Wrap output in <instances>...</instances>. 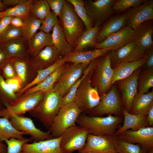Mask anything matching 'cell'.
<instances>
[{
    "label": "cell",
    "instance_id": "18",
    "mask_svg": "<svg viewBox=\"0 0 153 153\" xmlns=\"http://www.w3.org/2000/svg\"><path fill=\"white\" fill-rule=\"evenodd\" d=\"M63 57L53 45L45 47L36 55L30 58V63L36 71L47 68Z\"/></svg>",
    "mask_w": 153,
    "mask_h": 153
},
{
    "label": "cell",
    "instance_id": "21",
    "mask_svg": "<svg viewBox=\"0 0 153 153\" xmlns=\"http://www.w3.org/2000/svg\"><path fill=\"white\" fill-rule=\"evenodd\" d=\"M61 137L26 143L22 146V153H63L60 147Z\"/></svg>",
    "mask_w": 153,
    "mask_h": 153
},
{
    "label": "cell",
    "instance_id": "28",
    "mask_svg": "<svg viewBox=\"0 0 153 153\" xmlns=\"http://www.w3.org/2000/svg\"><path fill=\"white\" fill-rule=\"evenodd\" d=\"M153 105V90L144 94L137 93L132 103L129 113L136 115L146 116Z\"/></svg>",
    "mask_w": 153,
    "mask_h": 153
},
{
    "label": "cell",
    "instance_id": "1",
    "mask_svg": "<svg viewBox=\"0 0 153 153\" xmlns=\"http://www.w3.org/2000/svg\"><path fill=\"white\" fill-rule=\"evenodd\" d=\"M63 97L58 92L53 90H50L45 93L43 98L37 106L28 112L48 130L61 107Z\"/></svg>",
    "mask_w": 153,
    "mask_h": 153
},
{
    "label": "cell",
    "instance_id": "31",
    "mask_svg": "<svg viewBox=\"0 0 153 153\" xmlns=\"http://www.w3.org/2000/svg\"><path fill=\"white\" fill-rule=\"evenodd\" d=\"M67 65V64L66 63L60 67L42 82L27 90L23 94L26 95L40 91L46 92L51 90L65 70Z\"/></svg>",
    "mask_w": 153,
    "mask_h": 153
},
{
    "label": "cell",
    "instance_id": "55",
    "mask_svg": "<svg viewBox=\"0 0 153 153\" xmlns=\"http://www.w3.org/2000/svg\"><path fill=\"white\" fill-rule=\"evenodd\" d=\"M9 59L5 52H0V70L1 71Z\"/></svg>",
    "mask_w": 153,
    "mask_h": 153
},
{
    "label": "cell",
    "instance_id": "46",
    "mask_svg": "<svg viewBox=\"0 0 153 153\" xmlns=\"http://www.w3.org/2000/svg\"><path fill=\"white\" fill-rule=\"evenodd\" d=\"M58 21V17L52 11H51L42 20L39 29L46 33H50L56 23Z\"/></svg>",
    "mask_w": 153,
    "mask_h": 153
},
{
    "label": "cell",
    "instance_id": "60",
    "mask_svg": "<svg viewBox=\"0 0 153 153\" xmlns=\"http://www.w3.org/2000/svg\"><path fill=\"white\" fill-rule=\"evenodd\" d=\"M4 52L3 47L0 46V52Z\"/></svg>",
    "mask_w": 153,
    "mask_h": 153
},
{
    "label": "cell",
    "instance_id": "59",
    "mask_svg": "<svg viewBox=\"0 0 153 153\" xmlns=\"http://www.w3.org/2000/svg\"><path fill=\"white\" fill-rule=\"evenodd\" d=\"M4 105L1 102V101H0V110L3 109L5 107H3V106Z\"/></svg>",
    "mask_w": 153,
    "mask_h": 153
},
{
    "label": "cell",
    "instance_id": "13",
    "mask_svg": "<svg viewBox=\"0 0 153 153\" xmlns=\"http://www.w3.org/2000/svg\"><path fill=\"white\" fill-rule=\"evenodd\" d=\"M126 26L135 30L144 22L153 19V0H147L141 5L130 8L125 12Z\"/></svg>",
    "mask_w": 153,
    "mask_h": 153
},
{
    "label": "cell",
    "instance_id": "20",
    "mask_svg": "<svg viewBox=\"0 0 153 153\" xmlns=\"http://www.w3.org/2000/svg\"><path fill=\"white\" fill-rule=\"evenodd\" d=\"M111 136L96 135L89 134L85 146L81 150L83 152L94 151L99 153H117Z\"/></svg>",
    "mask_w": 153,
    "mask_h": 153
},
{
    "label": "cell",
    "instance_id": "45",
    "mask_svg": "<svg viewBox=\"0 0 153 153\" xmlns=\"http://www.w3.org/2000/svg\"><path fill=\"white\" fill-rule=\"evenodd\" d=\"M31 141H32L30 138L20 140L12 138L7 140L5 141L7 146L6 153H22L23 144Z\"/></svg>",
    "mask_w": 153,
    "mask_h": 153
},
{
    "label": "cell",
    "instance_id": "23",
    "mask_svg": "<svg viewBox=\"0 0 153 153\" xmlns=\"http://www.w3.org/2000/svg\"><path fill=\"white\" fill-rule=\"evenodd\" d=\"M127 16L126 12L113 16L107 20L98 32L96 43H99L107 37L126 26Z\"/></svg>",
    "mask_w": 153,
    "mask_h": 153
},
{
    "label": "cell",
    "instance_id": "19",
    "mask_svg": "<svg viewBox=\"0 0 153 153\" xmlns=\"http://www.w3.org/2000/svg\"><path fill=\"white\" fill-rule=\"evenodd\" d=\"M134 31L131 42L135 44L141 52L146 54L153 47L152 20L144 22Z\"/></svg>",
    "mask_w": 153,
    "mask_h": 153
},
{
    "label": "cell",
    "instance_id": "25",
    "mask_svg": "<svg viewBox=\"0 0 153 153\" xmlns=\"http://www.w3.org/2000/svg\"><path fill=\"white\" fill-rule=\"evenodd\" d=\"M123 115L124 119L123 125L116 130V136H118L130 129H131L132 131H136L142 128L148 127L146 116L131 114L124 109Z\"/></svg>",
    "mask_w": 153,
    "mask_h": 153
},
{
    "label": "cell",
    "instance_id": "44",
    "mask_svg": "<svg viewBox=\"0 0 153 153\" xmlns=\"http://www.w3.org/2000/svg\"><path fill=\"white\" fill-rule=\"evenodd\" d=\"M147 0H115L112 6L115 12H123L132 7H137Z\"/></svg>",
    "mask_w": 153,
    "mask_h": 153
},
{
    "label": "cell",
    "instance_id": "43",
    "mask_svg": "<svg viewBox=\"0 0 153 153\" xmlns=\"http://www.w3.org/2000/svg\"><path fill=\"white\" fill-rule=\"evenodd\" d=\"M20 37H23L22 28L16 27L10 24L0 35V42L4 44L9 41Z\"/></svg>",
    "mask_w": 153,
    "mask_h": 153
},
{
    "label": "cell",
    "instance_id": "58",
    "mask_svg": "<svg viewBox=\"0 0 153 153\" xmlns=\"http://www.w3.org/2000/svg\"><path fill=\"white\" fill-rule=\"evenodd\" d=\"M82 151L83 153H99L96 152H94V151H86V152H83L81 150H80Z\"/></svg>",
    "mask_w": 153,
    "mask_h": 153
},
{
    "label": "cell",
    "instance_id": "15",
    "mask_svg": "<svg viewBox=\"0 0 153 153\" xmlns=\"http://www.w3.org/2000/svg\"><path fill=\"white\" fill-rule=\"evenodd\" d=\"M135 31L125 26L118 31L107 37L99 43H96L95 49H108L110 50H117L131 42Z\"/></svg>",
    "mask_w": 153,
    "mask_h": 153
},
{
    "label": "cell",
    "instance_id": "11",
    "mask_svg": "<svg viewBox=\"0 0 153 153\" xmlns=\"http://www.w3.org/2000/svg\"><path fill=\"white\" fill-rule=\"evenodd\" d=\"M89 64L73 63L70 65L67 64L65 70L52 90L58 92L63 97L65 96L82 75Z\"/></svg>",
    "mask_w": 153,
    "mask_h": 153
},
{
    "label": "cell",
    "instance_id": "34",
    "mask_svg": "<svg viewBox=\"0 0 153 153\" xmlns=\"http://www.w3.org/2000/svg\"><path fill=\"white\" fill-rule=\"evenodd\" d=\"M25 135V132L15 129L8 118L0 117V143L12 138L24 140L26 138L24 137Z\"/></svg>",
    "mask_w": 153,
    "mask_h": 153
},
{
    "label": "cell",
    "instance_id": "48",
    "mask_svg": "<svg viewBox=\"0 0 153 153\" xmlns=\"http://www.w3.org/2000/svg\"><path fill=\"white\" fill-rule=\"evenodd\" d=\"M52 11L57 17H59L63 9L65 0H47Z\"/></svg>",
    "mask_w": 153,
    "mask_h": 153
},
{
    "label": "cell",
    "instance_id": "22",
    "mask_svg": "<svg viewBox=\"0 0 153 153\" xmlns=\"http://www.w3.org/2000/svg\"><path fill=\"white\" fill-rule=\"evenodd\" d=\"M29 59L14 58L10 59L16 76L22 81V88L31 82L37 74V71L31 65Z\"/></svg>",
    "mask_w": 153,
    "mask_h": 153
},
{
    "label": "cell",
    "instance_id": "61",
    "mask_svg": "<svg viewBox=\"0 0 153 153\" xmlns=\"http://www.w3.org/2000/svg\"><path fill=\"white\" fill-rule=\"evenodd\" d=\"M148 153H153V149H151Z\"/></svg>",
    "mask_w": 153,
    "mask_h": 153
},
{
    "label": "cell",
    "instance_id": "41",
    "mask_svg": "<svg viewBox=\"0 0 153 153\" xmlns=\"http://www.w3.org/2000/svg\"><path fill=\"white\" fill-rule=\"evenodd\" d=\"M117 153H144L140 146L111 136Z\"/></svg>",
    "mask_w": 153,
    "mask_h": 153
},
{
    "label": "cell",
    "instance_id": "53",
    "mask_svg": "<svg viewBox=\"0 0 153 153\" xmlns=\"http://www.w3.org/2000/svg\"><path fill=\"white\" fill-rule=\"evenodd\" d=\"M26 0H3L2 2L5 6H12L14 7L20 4Z\"/></svg>",
    "mask_w": 153,
    "mask_h": 153
},
{
    "label": "cell",
    "instance_id": "62",
    "mask_svg": "<svg viewBox=\"0 0 153 153\" xmlns=\"http://www.w3.org/2000/svg\"><path fill=\"white\" fill-rule=\"evenodd\" d=\"M79 152H78V153H83L81 151H78Z\"/></svg>",
    "mask_w": 153,
    "mask_h": 153
},
{
    "label": "cell",
    "instance_id": "6",
    "mask_svg": "<svg viewBox=\"0 0 153 153\" xmlns=\"http://www.w3.org/2000/svg\"><path fill=\"white\" fill-rule=\"evenodd\" d=\"M113 73L109 52L96 59L91 80L92 86L98 88L100 95L107 92L112 85Z\"/></svg>",
    "mask_w": 153,
    "mask_h": 153
},
{
    "label": "cell",
    "instance_id": "3",
    "mask_svg": "<svg viewBox=\"0 0 153 153\" xmlns=\"http://www.w3.org/2000/svg\"><path fill=\"white\" fill-rule=\"evenodd\" d=\"M58 17L66 40L73 48L85 29V25L77 15L73 6L67 0H65Z\"/></svg>",
    "mask_w": 153,
    "mask_h": 153
},
{
    "label": "cell",
    "instance_id": "12",
    "mask_svg": "<svg viewBox=\"0 0 153 153\" xmlns=\"http://www.w3.org/2000/svg\"><path fill=\"white\" fill-rule=\"evenodd\" d=\"M9 120L15 129L29 135L30 138L33 142L53 138L48 130L44 132L37 128L31 119L29 117L14 115Z\"/></svg>",
    "mask_w": 153,
    "mask_h": 153
},
{
    "label": "cell",
    "instance_id": "50",
    "mask_svg": "<svg viewBox=\"0 0 153 153\" xmlns=\"http://www.w3.org/2000/svg\"><path fill=\"white\" fill-rule=\"evenodd\" d=\"M12 16H6L0 18V35L2 34L10 24Z\"/></svg>",
    "mask_w": 153,
    "mask_h": 153
},
{
    "label": "cell",
    "instance_id": "9",
    "mask_svg": "<svg viewBox=\"0 0 153 153\" xmlns=\"http://www.w3.org/2000/svg\"><path fill=\"white\" fill-rule=\"evenodd\" d=\"M89 134L86 128L76 125L67 129L61 136L60 147L63 153L82 150Z\"/></svg>",
    "mask_w": 153,
    "mask_h": 153
},
{
    "label": "cell",
    "instance_id": "42",
    "mask_svg": "<svg viewBox=\"0 0 153 153\" xmlns=\"http://www.w3.org/2000/svg\"><path fill=\"white\" fill-rule=\"evenodd\" d=\"M73 6L75 12L83 22L86 29L93 27L91 20L88 15L82 0H67Z\"/></svg>",
    "mask_w": 153,
    "mask_h": 153
},
{
    "label": "cell",
    "instance_id": "5",
    "mask_svg": "<svg viewBox=\"0 0 153 153\" xmlns=\"http://www.w3.org/2000/svg\"><path fill=\"white\" fill-rule=\"evenodd\" d=\"M82 110L74 102L62 107L55 117L48 130L53 138L60 137L69 128L76 125Z\"/></svg>",
    "mask_w": 153,
    "mask_h": 153
},
{
    "label": "cell",
    "instance_id": "10",
    "mask_svg": "<svg viewBox=\"0 0 153 153\" xmlns=\"http://www.w3.org/2000/svg\"><path fill=\"white\" fill-rule=\"evenodd\" d=\"M115 0H85L84 6L93 27L100 26L115 12L112 6Z\"/></svg>",
    "mask_w": 153,
    "mask_h": 153
},
{
    "label": "cell",
    "instance_id": "8",
    "mask_svg": "<svg viewBox=\"0 0 153 153\" xmlns=\"http://www.w3.org/2000/svg\"><path fill=\"white\" fill-rule=\"evenodd\" d=\"M100 100L97 106L88 115L101 117L105 114L121 116L124 108L122 99L115 86L100 95Z\"/></svg>",
    "mask_w": 153,
    "mask_h": 153
},
{
    "label": "cell",
    "instance_id": "33",
    "mask_svg": "<svg viewBox=\"0 0 153 153\" xmlns=\"http://www.w3.org/2000/svg\"><path fill=\"white\" fill-rule=\"evenodd\" d=\"M101 27L97 26L88 29H85L77 41L72 52L82 51L90 47H94L96 43L97 36Z\"/></svg>",
    "mask_w": 153,
    "mask_h": 153
},
{
    "label": "cell",
    "instance_id": "38",
    "mask_svg": "<svg viewBox=\"0 0 153 153\" xmlns=\"http://www.w3.org/2000/svg\"><path fill=\"white\" fill-rule=\"evenodd\" d=\"M22 20L25 24L22 28L23 38L26 41H27L39 29L42 20L36 18L30 15Z\"/></svg>",
    "mask_w": 153,
    "mask_h": 153
},
{
    "label": "cell",
    "instance_id": "27",
    "mask_svg": "<svg viewBox=\"0 0 153 153\" xmlns=\"http://www.w3.org/2000/svg\"><path fill=\"white\" fill-rule=\"evenodd\" d=\"M110 51L109 49L102 48L72 52L67 56V63L89 64L93 60L105 55Z\"/></svg>",
    "mask_w": 153,
    "mask_h": 153
},
{
    "label": "cell",
    "instance_id": "54",
    "mask_svg": "<svg viewBox=\"0 0 153 153\" xmlns=\"http://www.w3.org/2000/svg\"><path fill=\"white\" fill-rule=\"evenodd\" d=\"M147 122L148 127H152L153 125V105L149 108L146 115Z\"/></svg>",
    "mask_w": 153,
    "mask_h": 153
},
{
    "label": "cell",
    "instance_id": "56",
    "mask_svg": "<svg viewBox=\"0 0 153 153\" xmlns=\"http://www.w3.org/2000/svg\"><path fill=\"white\" fill-rule=\"evenodd\" d=\"M7 150V146L3 143H0V153H6Z\"/></svg>",
    "mask_w": 153,
    "mask_h": 153
},
{
    "label": "cell",
    "instance_id": "49",
    "mask_svg": "<svg viewBox=\"0 0 153 153\" xmlns=\"http://www.w3.org/2000/svg\"><path fill=\"white\" fill-rule=\"evenodd\" d=\"M1 71L2 76L5 79L13 78L16 76L10 59L7 61Z\"/></svg>",
    "mask_w": 153,
    "mask_h": 153
},
{
    "label": "cell",
    "instance_id": "47",
    "mask_svg": "<svg viewBox=\"0 0 153 153\" xmlns=\"http://www.w3.org/2000/svg\"><path fill=\"white\" fill-rule=\"evenodd\" d=\"M5 80L8 87L16 94L22 88V81L17 76L13 78Z\"/></svg>",
    "mask_w": 153,
    "mask_h": 153
},
{
    "label": "cell",
    "instance_id": "39",
    "mask_svg": "<svg viewBox=\"0 0 153 153\" xmlns=\"http://www.w3.org/2000/svg\"><path fill=\"white\" fill-rule=\"evenodd\" d=\"M51 11L47 0H33L29 15L42 20Z\"/></svg>",
    "mask_w": 153,
    "mask_h": 153
},
{
    "label": "cell",
    "instance_id": "16",
    "mask_svg": "<svg viewBox=\"0 0 153 153\" xmlns=\"http://www.w3.org/2000/svg\"><path fill=\"white\" fill-rule=\"evenodd\" d=\"M141 70V67H140L129 77L118 81L124 109L129 113L133 101L137 93L138 79Z\"/></svg>",
    "mask_w": 153,
    "mask_h": 153
},
{
    "label": "cell",
    "instance_id": "40",
    "mask_svg": "<svg viewBox=\"0 0 153 153\" xmlns=\"http://www.w3.org/2000/svg\"><path fill=\"white\" fill-rule=\"evenodd\" d=\"M18 98L15 93L8 87L0 72V101L5 107L14 102Z\"/></svg>",
    "mask_w": 153,
    "mask_h": 153
},
{
    "label": "cell",
    "instance_id": "63",
    "mask_svg": "<svg viewBox=\"0 0 153 153\" xmlns=\"http://www.w3.org/2000/svg\"><path fill=\"white\" fill-rule=\"evenodd\" d=\"M1 71V70H0V72Z\"/></svg>",
    "mask_w": 153,
    "mask_h": 153
},
{
    "label": "cell",
    "instance_id": "29",
    "mask_svg": "<svg viewBox=\"0 0 153 153\" xmlns=\"http://www.w3.org/2000/svg\"><path fill=\"white\" fill-rule=\"evenodd\" d=\"M27 41L29 54L32 56L36 55L45 47L52 45L51 33H47L41 30Z\"/></svg>",
    "mask_w": 153,
    "mask_h": 153
},
{
    "label": "cell",
    "instance_id": "35",
    "mask_svg": "<svg viewBox=\"0 0 153 153\" xmlns=\"http://www.w3.org/2000/svg\"><path fill=\"white\" fill-rule=\"evenodd\" d=\"M33 0H26L23 2L6 10L0 12V18L6 16L18 17L23 20L29 15Z\"/></svg>",
    "mask_w": 153,
    "mask_h": 153
},
{
    "label": "cell",
    "instance_id": "57",
    "mask_svg": "<svg viewBox=\"0 0 153 153\" xmlns=\"http://www.w3.org/2000/svg\"><path fill=\"white\" fill-rule=\"evenodd\" d=\"M6 6L3 4L2 1L0 0V12L4 11Z\"/></svg>",
    "mask_w": 153,
    "mask_h": 153
},
{
    "label": "cell",
    "instance_id": "30",
    "mask_svg": "<svg viewBox=\"0 0 153 153\" xmlns=\"http://www.w3.org/2000/svg\"><path fill=\"white\" fill-rule=\"evenodd\" d=\"M26 41L23 37H20L13 40L3 44L4 51L6 53L8 58L10 59L14 58H29Z\"/></svg>",
    "mask_w": 153,
    "mask_h": 153
},
{
    "label": "cell",
    "instance_id": "26",
    "mask_svg": "<svg viewBox=\"0 0 153 153\" xmlns=\"http://www.w3.org/2000/svg\"><path fill=\"white\" fill-rule=\"evenodd\" d=\"M146 55L138 60L122 63L113 68L114 73L112 85L116 82L129 77L136 69L143 66L146 62Z\"/></svg>",
    "mask_w": 153,
    "mask_h": 153
},
{
    "label": "cell",
    "instance_id": "36",
    "mask_svg": "<svg viewBox=\"0 0 153 153\" xmlns=\"http://www.w3.org/2000/svg\"><path fill=\"white\" fill-rule=\"evenodd\" d=\"M153 87V69L141 71L138 79L137 93L144 94Z\"/></svg>",
    "mask_w": 153,
    "mask_h": 153
},
{
    "label": "cell",
    "instance_id": "51",
    "mask_svg": "<svg viewBox=\"0 0 153 153\" xmlns=\"http://www.w3.org/2000/svg\"><path fill=\"white\" fill-rule=\"evenodd\" d=\"M143 66L145 69H153V47L146 53V61Z\"/></svg>",
    "mask_w": 153,
    "mask_h": 153
},
{
    "label": "cell",
    "instance_id": "2",
    "mask_svg": "<svg viewBox=\"0 0 153 153\" xmlns=\"http://www.w3.org/2000/svg\"><path fill=\"white\" fill-rule=\"evenodd\" d=\"M122 119L121 116L109 115L105 117L90 116L82 113L76 123L78 126L86 128L89 134L114 136Z\"/></svg>",
    "mask_w": 153,
    "mask_h": 153
},
{
    "label": "cell",
    "instance_id": "7",
    "mask_svg": "<svg viewBox=\"0 0 153 153\" xmlns=\"http://www.w3.org/2000/svg\"><path fill=\"white\" fill-rule=\"evenodd\" d=\"M45 92L38 91L22 95L11 104L0 110V117L10 119L12 116H23L33 110L43 98Z\"/></svg>",
    "mask_w": 153,
    "mask_h": 153
},
{
    "label": "cell",
    "instance_id": "52",
    "mask_svg": "<svg viewBox=\"0 0 153 153\" xmlns=\"http://www.w3.org/2000/svg\"><path fill=\"white\" fill-rule=\"evenodd\" d=\"M10 24L16 27L22 28L25 24L21 18L13 17L11 20Z\"/></svg>",
    "mask_w": 153,
    "mask_h": 153
},
{
    "label": "cell",
    "instance_id": "17",
    "mask_svg": "<svg viewBox=\"0 0 153 153\" xmlns=\"http://www.w3.org/2000/svg\"><path fill=\"white\" fill-rule=\"evenodd\" d=\"M116 136L119 139L138 143L147 150H151L153 147V127L142 128L136 131L129 129Z\"/></svg>",
    "mask_w": 153,
    "mask_h": 153
},
{
    "label": "cell",
    "instance_id": "14",
    "mask_svg": "<svg viewBox=\"0 0 153 153\" xmlns=\"http://www.w3.org/2000/svg\"><path fill=\"white\" fill-rule=\"evenodd\" d=\"M109 53L112 68L122 63L140 60L146 54L141 52L133 42L117 50H110L109 52Z\"/></svg>",
    "mask_w": 153,
    "mask_h": 153
},
{
    "label": "cell",
    "instance_id": "4",
    "mask_svg": "<svg viewBox=\"0 0 153 153\" xmlns=\"http://www.w3.org/2000/svg\"><path fill=\"white\" fill-rule=\"evenodd\" d=\"M94 69L78 86L74 101L82 113L88 115L97 106L100 100L98 88L93 86L92 84L91 78Z\"/></svg>",
    "mask_w": 153,
    "mask_h": 153
},
{
    "label": "cell",
    "instance_id": "32",
    "mask_svg": "<svg viewBox=\"0 0 153 153\" xmlns=\"http://www.w3.org/2000/svg\"><path fill=\"white\" fill-rule=\"evenodd\" d=\"M67 56L63 57L51 66L37 71L33 80L23 88L16 94L18 97L21 96L26 90L41 83L60 67L67 63Z\"/></svg>",
    "mask_w": 153,
    "mask_h": 153
},
{
    "label": "cell",
    "instance_id": "24",
    "mask_svg": "<svg viewBox=\"0 0 153 153\" xmlns=\"http://www.w3.org/2000/svg\"><path fill=\"white\" fill-rule=\"evenodd\" d=\"M51 33L52 44L63 57L69 56L73 47L67 41L59 20L54 27Z\"/></svg>",
    "mask_w": 153,
    "mask_h": 153
},
{
    "label": "cell",
    "instance_id": "37",
    "mask_svg": "<svg viewBox=\"0 0 153 153\" xmlns=\"http://www.w3.org/2000/svg\"><path fill=\"white\" fill-rule=\"evenodd\" d=\"M96 59L91 61L82 75L76 81L69 92L63 97L61 107L68 103L75 101L76 92L78 86L86 76L94 68Z\"/></svg>",
    "mask_w": 153,
    "mask_h": 153
}]
</instances>
